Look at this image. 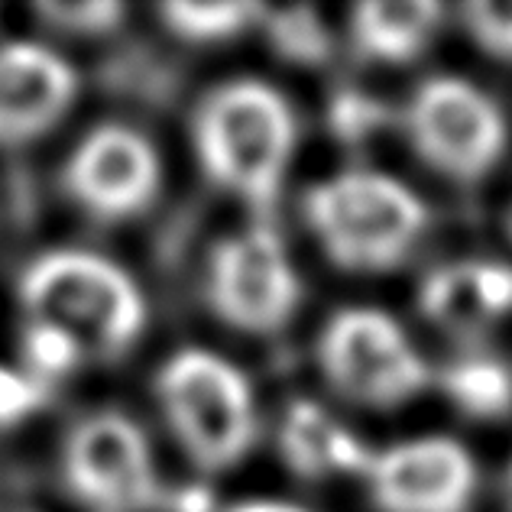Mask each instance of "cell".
<instances>
[{"label": "cell", "instance_id": "obj_16", "mask_svg": "<svg viewBox=\"0 0 512 512\" xmlns=\"http://www.w3.org/2000/svg\"><path fill=\"white\" fill-rule=\"evenodd\" d=\"M263 13L266 10L256 4H166L159 17L188 43H224L244 33Z\"/></svg>", "mask_w": 512, "mask_h": 512}, {"label": "cell", "instance_id": "obj_24", "mask_svg": "<svg viewBox=\"0 0 512 512\" xmlns=\"http://www.w3.org/2000/svg\"><path fill=\"white\" fill-rule=\"evenodd\" d=\"M509 234H512V214H509Z\"/></svg>", "mask_w": 512, "mask_h": 512}, {"label": "cell", "instance_id": "obj_19", "mask_svg": "<svg viewBox=\"0 0 512 512\" xmlns=\"http://www.w3.org/2000/svg\"><path fill=\"white\" fill-rule=\"evenodd\" d=\"M464 26L474 43L493 59L512 62V4L503 0H477L464 10Z\"/></svg>", "mask_w": 512, "mask_h": 512}, {"label": "cell", "instance_id": "obj_1", "mask_svg": "<svg viewBox=\"0 0 512 512\" xmlns=\"http://www.w3.org/2000/svg\"><path fill=\"white\" fill-rule=\"evenodd\" d=\"M201 169L224 192L269 208L295 150L289 101L263 82H231L201 98L192 117Z\"/></svg>", "mask_w": 512, "mask_h": 512}, {"label": "cell", "instance_id": "obj_6", "mask_svg": "<svg viewBox=\"0 0 512 512\" xmlns=\"http://www.w3.org/2000/svg\"><path fill=\"white\" fill-rule=\"evenodd\" d=\"M318 363L338 393L367 409H396L428 386V367L380 308H341L318 338Z\"/></svg>", "mask_w": 512, "mask_h": 512}, {"label": "cell", "instance_id": "obj_18", "mask_svg": "<svg viewBox=\"0 0 512 512\" xmlns=\"http://www.w3.org/2000/svg\"><path fill=\"white\" fill-rule=\"evenodd\" d=\"M269 36L279 56L295 62H318L328 56V39L312 10H282L269 17Z\"/></svg>", "mask_w": 512, "mask_h": 512}, {"label": "cell", "instance_id": "obj_9", "mask_svg": "<svg viewBox=\"0 0 512 512\" xmlns=\"http://www.w3.org/2000/svg\"><path fill=\"white\" fill-rule=\"evenodd\" d=\"M62 185L78 208L104 224L137 218L163 185L156 146L140 130L104 124L72 150Z\"/></svg>", "mask_w": 512, "mask_h": 512}, {"label": "cell", "instance_id": "obj_12", "mask_svg": "<svg viewBox=\"0 0 512 512\" xmlns=\"http://www.w3.org/2000/svg\"><path fill=\"white\" fill-rule=\"evenodd\" d=\"M419 305L444 334L474 341L512 312V266L493 260L438 266L422 282Z\"/></svg>", "mask_w": 512, "mask_h": 512}, {"label": "cell", "instance_id": "obj_8", "mask_svg": "<svg viewBox=\"0 0 512 512\" xmlns=\"http://www.w3.org/2000/svg\"><path fill=\"white\" fill-rule=\"evenodd\" d=\"M62 480L91 512H143L159 493L150 441L120 412H94L69 431Z\"/></svg>", "mask_w": 512, "mask_h": 512}, {"label": "cell", "instance_id": "obj_15", "mask_svg": "<svg viewBox=\"0 0 512 512\" xmlns=\"http://www.w3.org/2000/svg\"><path fill=\"white\" fill-rule=\"evenodd\" d=\"M444 389L470 419H503L512 409V373L490 357H467L444 373Z\"/></svg>", "mask_w": 512, "mask_h": 512}, {"label": "cell", "instance_id": "obj_13", "mask_svg": "<svg viewBox=\"0 0 512 512\" xmlns=\"http://www.w3.org/2000/svg\"><path fill=\"white\" fill-rule=\"evenodd\" d=\"M279 451L286 457V467L305 480H325L334 474L370 467V451L363 441L341 425L318 402L299 399L292 402L279 422Z\"/></svg>", "mask_w": 512, "mask_h": 512}, {"label": "cell", "instance_id": "obj_2", "mask_svg": "<svg viewBox=\"0 0 512 512\" xmlns=\"http://www.w3.org/2000/svg\"><path fill=\"white\" fill-rule=\"evenodd\" d=\"M328 260L347 273L396 269L425 234L422 198L393 175L350 169L312 185L302 201Z\"/></svg>", "mask_w": 512, "mask_h": 512}, {"label": "cell", "instance_id": "obj_5", "mask_svg": "<svg viewBox=\"0 0 512 512\" xmlns=\"http://www.w3.org/2000/svg\"><path fill=\"white\" fill-rule=\"evenodd\" d=\"M406 137L444 179L480 185L500 166L509 130L487 91L454 75L428 78L406 104Z\"/></svg>", "mask_w": 512, "mask_h": 512}, {"label": "cell", "instance_id": "obj_10", "mask_svg": "<svg viewBox=\"0 0 512 512\" xmlns=\"http://www.w3.org/2000/svg\"><path fill=\"white\" fill-rule=\"evenodd\" d=\"M367 480L380 512H467L477 464L454 438H412L373 454Z\"/></svg>", "mask_w": 512, "mask_h": 512}, {"label": "cell", "instance_id": "obj_4", "mask_svg": "<svg viewBox=\"0 0 512 512\" xmlns=\"http://www.w3.org/2000/svg\"><path fill=\"white\" fill-rule=\"evenodd\" d=\"M156 396L182 451L208 474L234 467L253 448V386L231 360L211 350H179L159 373Z\"/></svg>", "mask_w": 512, "mask_h": 512}, {"label": "cell", "instance_id": "obj_11", "mask_svg": "<svg viewBox=\"0 0 512 512\" xmlns=\"http://www.w3.org/2000/svg\"><path fill=\"white\" fill-rule=\"evenodd\" d=\"M78 94V75L39 43L0 46V146H20L59 124Z\"/></svg>", "mask_w": 512, "mask_h": 512}, {"label": "cell", "instance_id": "obj_23", "mask_svg": "<svg viewBox=\"0 0 512 512\" xmlns=\"http://www.w3.org/2000/svg\"><path fill=\"white\" fill-rule=\"evenodd\" d=\"M506 506L512 512V464H509V474H506Z\"/></svg>", "mask_w": 512, "mask_h": 512}, {"label": "cell", "instance_id": "obj_7", "mask_svg": "<svg viewBox=\"0 0 512 512\" xmlns=\"http://www.w3.org/2000/svg\"><path fill=\"white\" fill-rule=\"evenodd\" d=\"M302 299L299 273L276 231L224 237L208 256V302L237 331L276 334L292 321Z\"/></svg>", "mask_w": 512, "mask_h": 512}, {"label": "cell", "instance_id": "obj_21", "mask_svg": "<svg viewBox=\"0 0 512 512\" xmlns=\"http://www.w3.org/2000/svg\"><path fill=\"white\" fill-rule=\"evenodd\" d=\"M33 383L23 380L17 373L0 370V422L4 419H17L26 409L33 406Z\"/></svg>", "mask_w": 512, "mask_h": 512}, {"label": "cell", "instance_id": "obj_22", "mask_svg": "<svg viewBox=\"0 0 512 512\" xmlns=\"http://www.w3.org/2000/svg\"><path fill=\"white\" fill-rule=\"evenodd\" d=\"M227 512H305L299 506H292V503H273V500H253V503H240L234 509H227Z\"/></svg>", "mask_w": 512, "mask_h": 512}, {"label": "cell", "instance_id": "obj_17", "mask_svg": "<svg viewBox=\"0 0 512 512\" xmlns=\"http://www.w3.org/2000/svg\"><path fill=\"white\" fill-rule=\"evenodd\" d=\"M82 354L85 350L69 334H62L52 325H43V321H30L23 331V363L39 380H56V376L75 370Z\"/></svg>", "mask_w": 512, "mask_h": 512}, {"label": "cell", "instance_id": "obj_14", "mask_svg": "<svg viewBox=\"0 0 512 512\" xmlns=\"http://www.w3.org/2000/svg\"><path fill=\"white\" fill-rule=\"evenodd\" d=\"M444 7L435 0H370L350 13L360 56L386 65L412 62L438 33Z\"/></svg>", "mask_w": 512, "mask_h": 512}, {"label": "cell", "instance_id": "obj_3", "mask_svg": "<svg viewBox=\"0 0 512 512\" xmlns=\"http://www.w3.org/2000/svg\"><path fill=\"white\" fill-rule=\"evenodd\" d=\"M30 321L59 328L98 357H120L140 341L146 302L140 286L117 263L88 250H52L36 256L20 279Z\"/></svg>", "mask_w": 512, "mask_h": 512}, {"label": "cell", "instance_id": "obj_20", "mask_svg": "<svg viewBox=\"0 0 512 512\" xmlns=\"http://www.w3.org/2000/svg\"><path fill=\"white\" fill-rule=\"evenodd\" d=\"M36 13L65 33H88L91 36V33L114 30L120 17H124V7L94 0V4H39Z\"/></svg>", "mask_w": 512, "mask_h": 512}]
</instances>
